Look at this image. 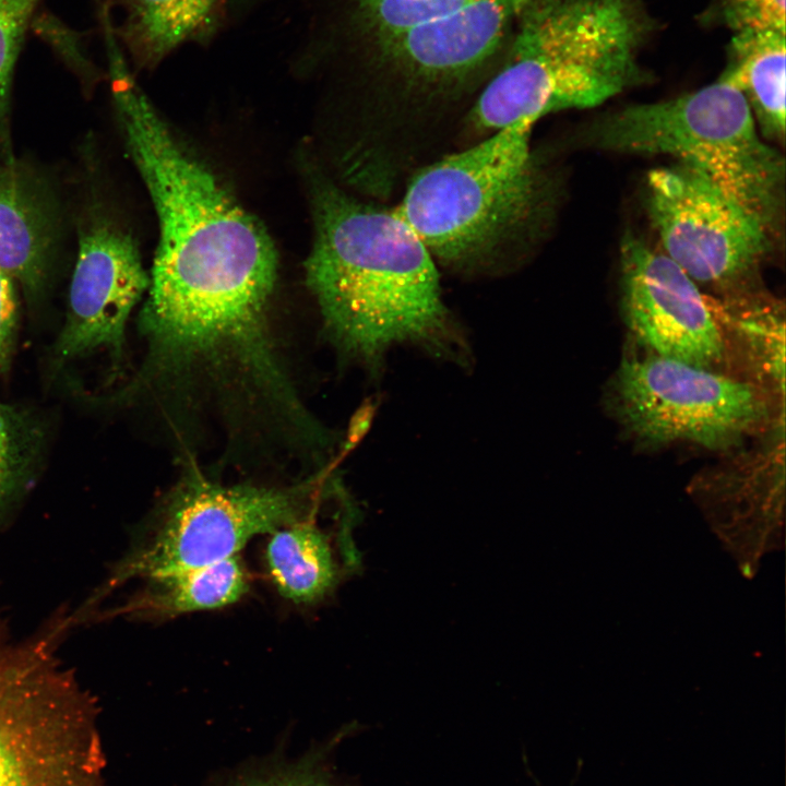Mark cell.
Returning a JSON list of instances; mask_svg holds the SVG:
<instances>
[{
	"mask_svg": "<svg viewBox=\"0 0 786 786\" xmlns=\"http://www.w3.org/2000/svg\"><path fill=\"white\" fill-rule=\"evenodd\" d=\"M107 60L117 122L159 225L139 322L143 367L164 381L214 391L265 385L282 369L267 321L274 243L177 141L124 57Z\"/></svg>",
	"mask_w": 786,
	"mask_h": 786,
	"instance_id": "6da1fadb",
	"label": "cell"
},
{
	"mask_svg": "<svg viewBox=\"0 0 786 786\" xmlns=\"http://www.w3.org/2000/svg\"><path fill=\"white\" fill-rule=\"evenodd\" d=\"M271 13L306 67L336 70L359 98L349 146L371 168L414 167L457 131L497 71L527 0H235Z\"/></svg>",
	"mask_w": 786,
	"mask_h": 786,
	"instance_id": "7a4b0ae2",
	"label": "cell"
},
{
	"mask_svg": "<svg viewBox=\"0 0 786 786\" xmlns=\"http://www.w3.org/2000/svg\"><path fill=\"white\" fill-rule=\"evenodd\" d=\"M307 284L335 344L378 370L396 345L464 364L466 341L445 306L440 270L394 207L315 174Z\"/></svg>",
	"mask_w": 786,
	"mask_h": 786,
	"instance_id": "3957f363",
	"label": "cell"
},
{
	"mask_svg": "<svg viewBox=\"0 0 786 786\" xmlns=\"http://www.w3.org/2000/svg\"><path fill=\"white\" fill-rule=\"evenodd\" d=\"M525 118L415 169L396 212L439 270L466 277L514 272L540 236L549 190Z\"/></svg>",
	"mask_w": 786,
	"mask_h": 786,
	"instance_id": "277c9868",
	"label": "cell"
},
{
	"mask_svg": "<svg viewBox=\"0 0 786 786\" xmlns=\"http://www.w3.org/2000/svg\"><path fill=\"white\" fill-rule=\"evenodd\" d=\"M655 27L644 0H527L488 98L511 119L600 105L644 79Z\"/></svg>",
	"mask_w": 786,
	"mask_h": 786,
	"instance_id": "5b68a950",
	"label": "cell"
},
{
	"mask_svg": "<svg viewBox=\"0 0 786 786\" xmlns=\"http://www.w3.org/2000/svg\"><path fill=\"white\" fill-rule=\"evenodd\" d=\"M62 634L17 635L0 610V786H105L96 701L61 658Z\"/></svg>",
	"mask_w": 786,
	"mask_h": 786,
	"instance_id": "8992f818",
	"label": "cell"
},
{
	"mask_svg": "<svg viewBox=\"0 0 786 786\" xmlns=\"http://www.w3.org/2000/svg\"><path fill=\"white\" fill-rule=\"evenodd\" d=\"M592 140L612 152L671 155L703 172L771 235L776 231L784 158L762 140L745 95L725 79L675 98L623 107L594 126Z\"/></svg>",
	"mask_w": 786,
	"mask_h": 786,
	"instance_id": "52a82bcc",
	"label": "cell"
},
{
	"mask_svg": "<svg viewBox=\"0 0 786 786\" xmlns=\"http://www.w3.org/2000/svg\"><path fill=\"white\" fill-rule=\"evenodd\" d=\"M343 491L323 473L293 486L273 487L224 486L191 472L86 604L96 605L127 581L235 557L255 535L314 520L322 504Z\"/></svg>",
	"mask_w": 786,
	"mask_h": 786,
	"instance_id": "ba28073f",
	"label": "cell"
},
{
	"mask_svg": "<svg viewBox=\"0 0 786 786\" xmlns=\"http://www.w3.org/2000/svg\"><path fill=\"white\" fill-rule=\"evenodd\" d=\"M771 402L770 391L748 380L657 355L623 359L612 385L621 425L656 445L729 449L767 424Z\"/></svg>",
	"mask_w": 786,
	"mask_h": 786,
	"instance_id": "9c48e42d",
	"label": "cell"
},
{
	"mask_svg": "<svg viewBox=\"0 0 786 786\" xmlns=\"http://www.w3.org/2000/svg\"><path fill=\"white\" fill-rule=\"evenodd\" d=\"M646 204L664 254L718 293L749 286L769 252L764 225L690 165L651 170Z\"/></svg>",
	"mask_w": 786,
	"mask_h": 786,
	"instance_id": "30bf717a",
	"label": "cell"
},
{
	"mask_svg": "<svg viewBox=\"0 0 786 786\" xmlns=\"http://www.w3.org/2000/svg\"><path fill=\"white\" fill-rule=\"evenodd\" d=\"M138 246L96 199L83 207L66 322L56 354L70 360L98 350L121 355L126 325L148 288Z\"/></svg>",
	"mask_w": 786,
	"mask_h": 786,
	"instance_id": "8fae6325",
	"label": "cell"
},
{
	"mask_svg": "<svg viewBox=\"0 0 786 786\" xmlns=\"http://www.w3.org/2000/svg\"><path fill=\"white\" fill-rule=\"evenodd\" d=\"M620 279L627 324L655 355L707 369L725 360L704 294L679 265L631 231L621 240Z\"/></svg>",
	"mask_w": 786,
	"mask_h": 786,
	"instance_id": "7c38bea8",
	"label": "cell"
},
{
	"mask_svg": "<svg viewBox=\"0 0 786 786\" xmlns=\"http://www.w3.org/2000/svg\"><path fill=\"white\" fill-rule=\"evenodd\" d=\"M56 243V213L44 184L14 158L0 162V269L36 297Z\"/></svg>",
	"mask_w": 786,
	"mask_h": 786,
	"instance_id": "4fadbf2b",
	"label": "cell"
},
{
	"mask_svg": "<svg viewBox=\"0 0 786 786\" xmlns=\"http://www.w3.org/2000/svg\"><path fill=\"white\" fill-rule=\"evenodd\" d=\"M314 520L272 533L265 551L278 592L299 605L323 599L360 562L352 538L353 527L324 531Z\"/></svg>",
	"mask_w": 786,
	"mask_h": 786,
	"instance_id": "5bb4252c",
	"label": "cell"
},
{
	"mask_svg": "<svg viewBox=\"0 0 786 786\" xmlns=\"http://www.w3.org/2000/svg\"><path fill=\"white\" fill-rule=\"evenodd\" d=\"M718 327L725 359L734 354L742 360L757 384L784 393V305L760 289L745 286L704 295Z\"/></svg>",
	"mask_w": 786,
	"mask_h": 786,
	"instance_id": "9a60e30c",
	"label": "cell"
},
{
	"mask_svg": "<svg viewBox=\"0 0 786 786\" xmlns=\"http://www.w3.org/2000/svg\"><path fill=\"white\" fill-rule=\"evenodd\" d=\"M114 34L138 70H153L186 44H210L227 21V0H119Z\"/></svg>",
	"mask_w": 786,
	"mask_h": 786,
	"instance_id": "2e32d148",
	"label": "cell"
},
{
	"mask_svg": "<svg viewBox=\"0 0 786 786\" xmlns=\"http://www.w3.org/2000/svg\"><path fill=\"white\" fill-rule=\"evenodd\" d=\"M785 34L778 29L733 33L719 76L745 95L760 133L779 142L785 138Z\"/></svg>",
	"mask_w": 786,
	"mask_h": 786,
	"instance_id": "e0dca14e",
	"label": "cell"
},
{
	"mask_svg": "<svg viewBox=\"0 0 786 786\" xmlns=\"http://www.w3.org/2000/svg\"><path fill=\"white\" fill-rule=\"evenodd\" d=\"M145 584L118 612L145 618L219 608L238 600L248 577L238 556L144 579Z\"/></svg>",
	"mask_w": 786,
	"mask_h": 786,
	"instance_id": "ac0fdd59",
	"label": "cell"
},
{
	"mask_svg": "<svg viewBox=\"0 0 786 786\" xmlns=\"http://www.w3.org/2000/svg\"><path fill=\"white\" fill-rule=\"evenodd\" d=\"M37 440L33 422L0 402V513L24 486L36 455Z\"/></svg>",
	"mask_w": 786,
	"mask_h": 786,
	"instance_id": "d6986e66",
	"label": "cell"
},
{
	"mask_svg": "<svg viewBox=\"0 0 786 786\" xmlns=\"http://www.w3.org/2000/svg\"><path fill=\"white\" fill-rule=\"evenodd\" d=\"M40 0H0V144L9 147V114L17 58Z\"/></svg>",
	"mask_w": 786,
	"mask_h": 786,
	"instance_id": "ffe728a7",
	"label": "cell"
},
{
	"mask_svg": "<svg viewBox=\"0 0 786 786\" xmlns=\"http://www.w3.org/2000/svg\"><path fill=\"white\" fill-rule=\"evenodd\" d=\"M75 74L86 94H91L103 79L90 58L82 36L50 13L33 17L31 26Z\"/></svg>",
	"mask_w": 786,
	"mask_h": 786,
	"instance_id": "44dd1931",
	"label": "cell"
},
{
	"mask_svg": "<svg viewBox=\"0 0 786 786\" xmlns=\"http://www.w3.org/2000/svg\"><path fill=\"white\" fill-rule=\"evenodd\" d=\"M226 786H338L324 754L311 752L291 762H274L251 769Z\"/></svg>",
	"mask_w": 786,
	"mask_h": 786,
	"instance_id": "7402d4cb",
	"label": "cell"
},
{
	"mask_svg": "<svg viewBox=\"0 0 786 786\" xmlns=\"http://www.w3.org/2000/svg\"><path fill=\"white\" fill-rule=\"evenodd\" d=\"M706 19L731 33L785 31V0H712Z\"/></svg>",
	"mask_w": 786,
	"mask_h": 786,
	"instance_id": "603a6c76",
	"label": "cell"
},
{
	"mask_svg": "<svg viewBox=\"0 0 786 786\" xmlns=\"http://www.w3.org/2000/svg\"><path fill=\"white\" fill-rule=\"evenodd\" d=\"M17 303L14 281L0 269V371L10 367L15 345Z\"/></svg>",
	"mask_w": 786,
	"mask_h": 786,
	"instance_id": "cb8c5ba5",
	"label": "cell"
},
{
	"mask_svg": "<svg viewBox=\"0 0 786 786\" xmlns=\"http://www.w3.org/2000/svg\"><path fill=\"white\" fill-rule=\"evenodd\" d=\"M109 1H110V0H105V1H104V4H108Z\"/></svg>",
	"mask_w": 786,
	"mask_h": 786,
	"instance_id": "d4e9b609",
	"label": "cell"
},
{
	"mask_svg": "<svg viewBox=\"0 0 786 786\" xmlns=\"http://www.w3.org/2000/svg\"><path fill=\"white\" fill-rule=\"evenodd\" d=\"M233 1H234V3L236 4L235 0H233ZM236 7H237V4H236ZM237 8H238V7H237Z\"/></svg>",
	"mask_w": 786,
	"mask_h": 786,
	"instance_id": "484cf974",
	"label": "cell"
}]
</instances>
